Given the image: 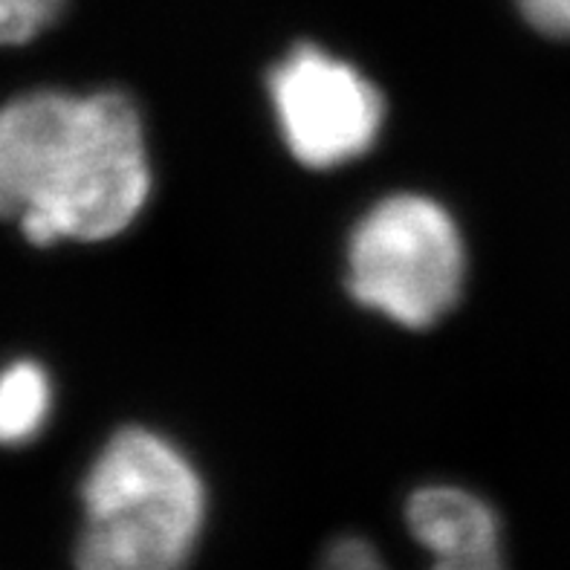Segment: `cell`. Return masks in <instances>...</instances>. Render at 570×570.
<instances>
[{
    "label": "cell",
    "instance_id": "1",
    "mask_svg": "<svg viewBox=\"0 0 570 570\" xmlns=\"http://www.w3.org/2000/svg\"><path fill=\"white\" fill-rule=\"evenodd\" d=\"M148 195L142 119L125 94L41 90L0 108V217L29 244L114 238Z\"/></svg>",
    "mask_w": 570,
    "mask_h": 570
},
{
    "label": "cell",
    "instance_id": "2",
    "mask_svg": "<svg viewBox=\"0 0 570 570\" xmlns=\"http://www.w3.org/2000/svg\"><path fill=\"white\" fill-rule=\"evenodd\" d=\"M79 570H180L206 519V490L180 449L148 429H122L81 487Z\"/></svg>",
    "mask_w": 570,
    "mask_h": 570
},
{
    "label": "cell",
    "instance_id": "3",
    "mask_svg": "<svg viewBox=\"0 0 570 570\" xmlns=\"http://www.w3.org/2000/svg\"><path fill=\"white\" fill-rule=\"evenodd\" d=\"M466 253L443 206L423 195L385 197L347 244V289L403 327H432L461 298Z\"/></svg>",
    "mask_w": 570,
    "mask_h": 570
},
{
    "label": "cell",
    "instance_id": "4",
    "mask_svg": "<svg viewBox=\"0 0 570 570\" xmlns=\"http://www.w3.org/2000/svg\"><path fill=\"white\" fill-rule=\"evenodd\" d=\"M269 96L289 154L307 168H336L362 157L385 122L383 94L316 43H298L273 67Z\"/></svg>",
    "mask_w": 570,
    "mask_h": 570
},
{
    "label": "cell",
    "instance_id": "5",
    "mask_svg": "<svg viewBox=\"0 0 570 570\" xmlns=\"http://www.w3.org/2000/svg\"><path fill=\"white\" fill-rule=\"evenodd\" d=\"M405 521L429 553L499 548V515L487 501L458 487H426L409 501Z\"/></svg>",
    "mask_w": 570,
    "mask_h": 570
},
{
    "label": "cell",
    "instance_id": "6",
    "mask_svg": "<svg viewBox=\"0 0 570 570\" xmlns=\"http://www.w3.org/2000/svg\"><path fill=\"white\" fill-rule=\"evenodd\" d=\"M50 412V380L36 362H18L0 374V443L36 438Z\"/></svg>",
    "mask_w": 570,
    "mask_h": 570
},
{
    "label": "cell",
    "instance_id": "7",
    "mask_svg": "<svg viewBox=\"0 0 570 570\" xmlns=\"http://www.w3.org/2000/svg\"><path fill=\"white\" fill-rule=\"evenodd\" d=\"M432 570H507L504 557L499 548H475V550H449V553H432ZM318 570H389L385 559L376 548L360 535H345L325 550L318 562Z\"/></svg>",
    "mask_w": 570,
    "mask_h": 570
},
{
    "label": "cell",
    "instance_id": "8",
    "mask_svg": "<svg viewBox=\"0 0 570 570\" xmlns=\"http://www.w3.org/2000/svg\"><path fill=\"white\" fill-rule=\"evenodd\" d=\"M67 0H0V43H27L56 21Z\"/></svg>",
    "mask_w": 570,
    "mask_h": 570
},
{
    "label": "cell",
    "instance_id": "9",
    "mask_svg": "<svg viewBox=\"0 0 570 570\" xmlns=\"http://www.w3.org/2000/svg\"><path fill=\"white\" fill-rule=\"evenodd\" d=\"M519 9L544 36L570 38V0H519Z\"/></svg>",
    "mask_w": 570,
    "mask_h": 570
}]
</instances>
